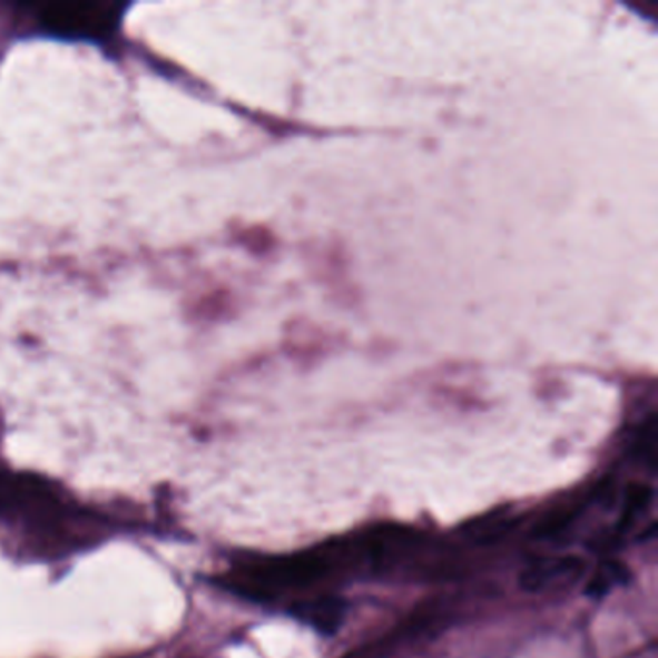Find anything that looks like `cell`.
I'll use <instances>...</instances> for the list:
<instances>
[{
	"instance_id": "obj_1",
	"label": "cell",
	"mask_w": 658,
	"mask_h": 658,
	"mask_svg": "<svg viewBox=\"0 0 658 658\" xmlns=\"http://www.w3.org/2000/svg\"><path fill=\"white\" fill-rule=\"evenodd\" d=\"M586 572V560L576 554L539 557L521 570L518 586L529 595L554 593L576 586Z\"/></svg>"
},
{
	"instance_id": "obj_2",
	"label": "cell",
	"mask_w": 658,
	"mask_h": 658,
	"mask_svg": "<svg viewBox=\"0 0 658 658\" xmlns=\"http://www.w3.org/2000/svg\"><path fill=\"white\" fill-rule=\"evenodd\" d=\"M118 12L110 4H57L47 8L41 20L45 28L62 36L95 37L107 33L115 26Z\"/></svg>"
},
{
	"instance_id": "obj_3",
	"label": "cell",
	"mask_w": 658,
	"mask_h": 658,
	"mask_svg": "<svg viewBox=\"0 0 658 658\" xmlns=\"http://www.w3.org/2000/svg\"><path fill=\"white\" fill-rule=\"evenodd\" d=\"M289 615L323 636H334L346 620L347 605L334 595H318L294 602L289 607Z\"/></svg>"
},
{
	"instance_id": "obj_4",
	"label": "cell",
	"mask_w": 658,
	"mask_h": 658,
	"mask_svg": "<svg viewBox=\"0 0 658 658\" xmlns=\"http://www.w3.org/2000/svg\"><path fill=\"white\" fill-rule=\"evenodd\" d=\"M630 568L623 562H620V560H605V562L597 566L593 576L587 581L586 595L591 599H602L610 591H615L616 587L630 583Z\"/></svg>"
},
{
	"instance_id": "obj_5",
	"label": "cell",
	"mask_w": 658,
	"mask_h": 658,
	"mask_svg": "<svg viewBox=\"0 0 658 658\" xmlns=\"http://www.w3.org/2000/svg\"><path fill=\"white\" fill-rule=\"evenodd\" d=\"M515 523H518V515L508 514V510H502L499 514L485 515L481 520L473 521L463 536L468 537L473 544L497 543L510 529L514 528Z\"/></svg>"
},
{
	"instance_id": "obj_6",
	"label": "cell",
	"mask_w": 658,
	"mask_h": 658,
	"mask_svg": "<svg viewBox=\"0 0 658 658\" xmlns=\"http://www.w3.org/2000/svg\"><path fill=\"white\" fill-rule=\"evenodd\" d=\"M652 499H655V492H652L651 487L645 485V483H631L623 491L622 510H620L618 529L620 531H628L651 508Z\"/></svg>"
},
{
	"instance_id": "obj_7",
	"label": "cell",
	"mask_w": 658,
	"mask_h": 658,
	"mask_svg": "<svg viewBox=\"0 0 658 658\" xmlns=\"http://www.w3.org/2000/svg\"><path fill=\"white\" fill-rule=\"evenodd\" d=\"M578 507L557 508V510H552V512L544 515L543 520H539V523L531 531V537L539 539V541L557 539L558 536H562L564 531L572 528L573 523L578 521Z\"/></svg>"
}]
</instances>
